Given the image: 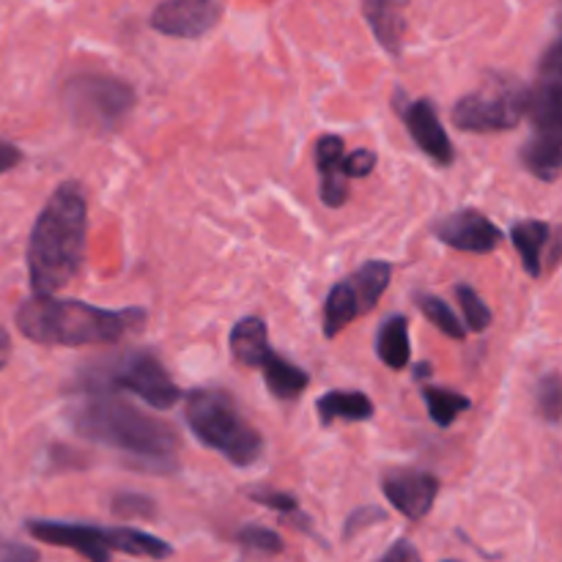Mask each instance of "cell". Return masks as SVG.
I'll return each mask as SVG.
<instances>
[{
  "instance_id": "cell-18",
  "label": "cell",
  "mask_w": 562,
  "mask_h": 562,
  "mask_svg": "<svg viewBox=\"0 0 562 562\" xmlns=\"http://www.w3.org/2000/svg\"><path fill=\"white\" fill-rule=\"evenodd\" d=\"M552 239V228L543 220H521L510 228V241L521 256V267L530 278H541L543 272V250Z\"/></svg>"
},
{
  "instance_id": "cell-17",
  "label": "cell",
  "mask_w": 562,
  "mask_h": 562,
  "mask_svg": "<svg viewBox=\"0 0 562 562\" xmlns=\"http://www.w3.org/2000/svg\"><path fill=\"white\" fill-rule=\"evenodd\" d=\"M316 412L322 426H333L338 420L366 423L373 417V401L360 390H333L316 401Z\"/></svg>"
},
{
  "instance_id": "cell-37",
  "label": "cell",
  "mask_w": 562,
  "mask_h": 562,
  "mask_svg": "<svg viewBox=\"0 0 562 562\" xmlns=\"http://www.w3.org/2000/svg\"><path fill=\"white\" fill-rule=\"evenodd\" d=\"M415 376L417 379H428V376H431V366H428V362H420V366H415Z\"/></svg>"
},
{
  "instance_id": "cell-8",
  "label": "cell",
  "mask_w": 562,
  "mask_h": 562,
  "mask_svg": "<svg viewBox=\"0 0 562 562\" xmlns=\"http://www.w3.org/2000/svg\"><path fill=\"white\" fill-rule=\"evenodd\" d=\"M530 137L521 146V165L536 179L562 176V82L536 80L530 97Z\"/></svg>"
},
{
  "instance_id": "cell-12",
  "label": "cell",
  "mask_w": 562,
  "mask_h": 562,
  "mask_svg": "<svg viewBox=\"0 0 562 562\" xmlns=\"http://www.w3.org/2000/svg\"><path fill=\"white\" fill-rule=\"evenodd\" d=\"M382 492L401 516L420 521L434 508V499L439 494V481L431 472L423 470H393L384 475Z\"/></svg>"
},
{
  "instance_id": "cell-20",
  "label": "cell",
  "mask_w": 562,
  "mask_h": 562,
  "mask_svg": "<svg viewBox=\"0 0 562 562\" xmlns=\"http://www.w3.org/2000/svg\"><path fill=\"white\" fill-rule=\"evenodd\" d=\"M346 280H349L351 294H355L357 305H360L362 316H366L368 311H373V307H376V302L382 300V294L387 291L390 280H393V263L368 261Z\"/></svg>"
},
{
  "instance_id": "cell-38",
  "label": "cell",
  "mask_w": 562,
  "mask_h": 562,
  "mask_svg": "<svg viewBox=\"0 0 562 562\" xmlns=\"http://www.w3.org/2000/svg\"><path fill=\"white\" fill-rule=\"evenodd\" d=\"M554 25L562 27V0H560V5H558V16H554Z\"/></svg>"
},
{
  "instance_id": "cell-35",
  "label": "cell",
  "mask_w": 562,
  "mask_h": 562,
  "mask_svg": "<svg viewBox=\"0 0 562 562\" xmlns=\"http://www.w3.org/2000/svg\"><path fill=\"white\" fill-rule=\"evenodd\" d=\"M22 162V151L9 140H0V173H9L11 168Z\"/></svg>"
},
{
  "instance_id": "cell-10",
  "label": "cell",
  "mask_w": 562,
  "mask_h": 562,
  "mask_svg": "<svg viewBox=\"0 0 562 562\" xmlns=\"http://www.w3.org/2000/svg\"><path fill=\"white\" fill-rule=\"evenodd\" d=\"M223 16V0H162L151 11V27L162 36L201 38Z\"/></svg>"
},
{
  "instance_id": "cell-3",
  "label": "cell",
  "mask_w": 562,
  "mask_h": 562,
  "mask_svg": "<svg viewBox=\"0 0 562 562\" xmlns=\"http://www.w3.org/2000/svg\"><path fill=\"white\" fill-rule=\"evenodd\" d=\"M16 329L42 346H108L124 340L146 324L143 307L88 305L80 300H58L53 294H33L16 307Z\"/></svg>"
},
{
  "instance_id": "cell-21",
  "label": "cell",
  "mask_w": 562,
  "mask_h": 562,
  "mask_svg": "<svg viewBox=\"0 0 562 562\" xmlns=\"http://www.w3.org/2000/svg\"><path fill=\"white\" fill-rule=\"evenodd\" d=\"M360 316L362 311L357 305L355 294H351L349 280H340L329 289L327 300H324V338H338Z\"/></svg>"
},
{
  "instance_id": "cell-5",
  "label": "cell",
  "mask_w": 562,
  "mask_h": 562,
  "mask_svg": "<svg viewBox=\"0 0 562 562\" xmlns=\"http://www.w3.org/2000/svg\"><path fill=\"white\" fill-rule=\"evenodd\" d=\"M75 393H132L154 409L179 404L181 390L151 351H126L110 360L91 362L80 371Z\"/></svg>"
},
{
  "instance_id": "cell-14",
  "label": "cell",
  "mask_w": 562,
  "mask_h": 562,
  "mask_svg": "<svg viewBox=\"0 0 562 562\" xmlns=\"http://www.w3.org/2000/svg\"><path fill=\"white\" fill-rule=\"evenodd\" d=\"M346 143L340 135H324L316 143V168L322 176V201L324 206L340 209L349 201V176L344 170Z\"/></svg>"
},
{
  "instance_id": "cell-29",
  "label": "cell",
  "mask_w": 562,
  "mask_h": 562,
  "mask_svg": "<svg viewBox=\"0 0 562 562\" xmlns=\"http://www.w3.org/2000/svg\"><path fill=\"white\" fill-rule=\"evenodd\" d=\"M236 541H239L245 549H256V552H263V554L283 552V538H280L274 530H267V527H258V525L241 527Z\"/></svg>"
},
{
  "instance_id": "cell-26",
  "label": "cell",
  "mask_w": 562,
  "mask_h": 562,
  "mask_svg": "<svg viewBox=\"0 0 562 562\" xmlns=\"http://www.w3.org/2000/svg\"><path fill=\"white\" fill-rule=\"evenodd\" d=\"M536 409L547 423L562 420V376L547 373L536 384Z\"/></svg>"
},
{
  "instance_id": "cell-1",
  "label": "cell",
  "mask_w": 562,
  "mask_h": 562,
  "mask_svg": "<svg viewBox=\"0 0 562 562\" xmlns=\"http://www.w3.org/2000/svg\"><path fill=\"white\" fill-rule=\"evenodd\" d=\"M88 203L82 187L66 181L49 195L27 239V278L33 294H55L80 272L86 258Z\"/></svg>"
},
{
  "instance_id": "cell-16",
  "label": "cell",
  "mask_w": 562,
  "mask_h": 562,
  "mask_svg": "<svg viewBox=\"0 0 562 562\" xmlns=\"http://www.w3.org/2000/svg\"><path fill=\"white\" fill-rule=\"evenodd\" d=\"M231 355L236 362L247 368H258L261 371L278 351L269 344V329L263 318L247 316L234 324L231 329Z\"/></svg>"
},
{
  "instance_id": "cell-9",
  "label": "cell",
  "mask_w": 562,
  "mask_h": 562,
  "mask_svg": "<svg viewBox=\"0 0 562 562\" xmlns=\"http://www.w3.org/2000/svg\"><path fill=\"white\" fill-rule=\"evenodd\" d=\"M36 541L49 543V547L71 549L88 562H110L113 552V538L110 527L97 525H75V521H49V519H31L25 525Z\"/></svg>"
},
{
  "instance_id": "cell-31",
  "label": "cell",
  "mask_w": 562,
  "mask_h": 562,
  "mask_svg": "<svg viewBox=\"0 0 562 562\" xmlns=\"http://www.w3.org/2000/svg\"><path fill=\"white\" fill-rule=\"evenodd\" d=\"M373 168H376V154L371 148H355L344 157V170L349 179H362V176L373 173Z\"/></svg>"
},
{
  "instance_id": "cell-33",
  "label": "cell",
  "mask_w": 562,
  "mask_h": 562,
  "mask_svg": "<svg viewBox=\"0 0 562 562\" xmlns=\"http://www.w3.org/2000/svg\"><path fill=\"white\" fill-rule=\"evenodd\" d=\"M0 562H38V552L25 543H0Z\"/></svg>"
},
{
  "instance_id": "cell-34",
  "label": "cell",
  "mask_w": 562,
  "mask_h": 562,
  "mask_svg": "<svg viewBox=\"0 0 562 562\" xmlns=\"http://www.w3.org/2000/svg\"><path fill=\"white\" fill-rule=\"evenodd\" d=\"M382 562H423V560L409 541H398L387 549V554H384Z\"/></svg>"
},
{
  "instance_id": "cell-27",
  "label": "cell",
  "mask_w": 562,
  "mask_h": 562,
  "mask_svg": "<svg viewBox=\"0 0 562 562\" xmlns=\"http://www.w3.org/2000/svg\"><path fill=\"white\" fill-rule=\"evenodd\" d=\"M456 296H459L467 329H472V333H483V329H488V324H492V311H488L486 302L481 300V294H477L470 283H459L456 285Z\"/></svg>"
},
{
  "instance_id": "cell-36",
  "label": "cell",
  "mask_w": 562,
  "mask_h": 562,
  "mask_svg": "<svg viewBox=\"0 0 562 562\" xmlns=\"http://www.w3.org/2000/svg\"><path fill=\"white\" fill-rule=\"evenodd\" d=\"M9 355H11V338H9V333L0 327V368L9 362Z\"/></svg>"
},
{
  "instance_id": "cell-23",
  "label": "cell",
  "mask_w": 562,
  "mask_h": 562,
  "mask_svg": "<svg viewBox=\"0 0 562 562\" xmlns=\"http://www.w3.org/2000/svg\"><path fill=\"white\" fill-rule=\"evenodd\" d=\"M110 538H113V552L132 554V558L168 560L173 554L170 543L151 536V532L135 530V527H110Z\"/></svg>"
},
{
  "instance_id": "cell-22",
  "label": "cell",
  "mask_w": 562,
  "mask_h": 562,
  "mask_svg": "<svg viewBox=\"0 0 562 562\" xmlns=\"http://www.w3.org/2000/svg\"><path fill=\"white\" fill-rule=\"evenodd\" d=\"M261 373H263V382H267L269 393H272L274 398H283V401L296 398V395H300L302 390L311 384L307 371H302L300 366H294L291 360H285L283 355H274L272 360L261 368Z\"/></svg>"
},
{
  "instance_id": "cell-30",
  "label": "cell",
  "mask_w": 562,
  "mask_h": 562,
  "mask_svg": "<svg viewBox=\"0 0 562 562\" xmlns=\"http://www.w3.org/2000/svg\"><path fill=\"white\" fill-rule=\"evenodd\" d=\"M113 514L124 519H151L157 516V503L143 494H119L113 499Z\"/></svg>"
},
{
  "instance_id": "cell-28",
  "label": "cell",
  "mask_w": 562,
  "mask_h": 562,
  "mask_svg": "<svg viewBox=\"0 0 562 562\" xmlns=\"http://www.w3.org/2000/svg\"><path fill=\"white\" fill-rule=\"evenodd\" d=\"M252 503L263 505L269 510H278L280 516H289V519H296V525L307 527V519H302L300 503H296L294 494L285 492H272V488H261V492H250Z\"/></svg>"
},
{
  "instance_id": "cell-7",
  "label": "cell",
  "mask_w": 562,
  "mask_h": 562,
  "mask_svg": "<svg viewBox=\"0 0 562 562\" xmlns=\"http://www.w3.org/2000/svg\"><path fill=\"white\" fill-rule=\"evenodd\" d=\"M64 108L80 130L113 132L137 102L130 82L110 75H77L64 86Z\"/></svg>"
},
{
  "instance_id": "cell-25",
  "label": "cell",
  "mask_w": 562,
  "mask_h": 562,
  "mask_svg": "<svg viewBox=\"0 0 562 562\" xmlns=\"http://www.w3.org/2000/svg\"><path fill=\"white\" fill-rule=\"evenodd\" d=\"M415 302H417V307H420L423 316H426L428 322L439 329V333L448 335V338H453V340L467 338V324L461 322L459 313H456L448 302L439 300V296H434V294H417Z\"/></svg>"
},
{
  "instance_id": "cell-15",
  "label": "cell",
  "mask_w": 562,
  "mask_h": 562,
  "mask_svg": "<svg viewBox=\"0 0 562 562\" xmlns=\"http://www.w3.org/2000/svg\"><path fill=\"white\" fill-rule=\"evenodd\" d=\"M406 5H409V0H366V5H362L368 27L393 58H398L401 47H404Z\"/></svg>"
},
{
  "instance_id": "cell-2",
  "label": "cell",
  "mask_w": 562,
  "mask_h": 562,
  "mask_svg": "<svg viewBox=\"0 0 562 562\" xmlns=\"http://www.w3.org/2000/svg\"><path fill=\"white\" fill-rule=\"evenodd\" d=\"M69 423L82 439L121 450L154 470H173L181 439L173 426L121 401L115 393H86L69 409Z\"/></svg>"
},
{
  "instance_id": "cell-32",
  "label": "cell",
  "mask_w": 562,
  "mask_h": 562,
  "mask_svg": "<svg viewBox=\"0 0 562 562\" xmlns=\"http://www.w3.org/2000/svg\"><path fill=\"white\" fill-rule=\"evenodd\" d=\"M382 521H387V514H384L382 508H373V505L371 508H357L355 514L346 519L344 536L355 538L360 530H366V527H371V525H382Z\"/></svg>"
},
{
  "instance_id": "cell-11",
  "label": "cell",
  "mask_w": 562,
  "mask_h": 562,
  "mask_svg": "<svg viewBox=\"0 0 562 562\" xmlns=\"http://www.w3.org/2000/svg\"><path fill=\"white\" fill-rule=\"evenodd\" d=\"M434 234L442 245L459 252H472V256H492L503 245V231L477 209L450 212L448 217L434 225Z\"/></svg>"
},
{
  "instance_id": "cell-19",
  "label": "cell",
  "mask_w": 562,
  "mask_h": 562,
  "mask_svg": "<svg viewBox=\"0 0 562 562\" xmlns=\"http://www.w3.org/2000/svg\"><path fill=\"white\" fill-rule=\"evenodd\" d=\"M376 355L390 371H404L412 362V346H409V318L395 313V316L384 318L382 327L376 333Z\"/></svg>"
},
{
  "instance_id": "cell-6",
  "label": "cell",
  "mask_w": 562,
  "mask_h": 562,
  "mask_svg": "<svg viewBox=\"0 0 562 562\" xmlns=\"http://www.w3.org/2000/svg\"><path fill=\"white\" fill-rule=\"evenodd\" d=\"M532 88L508 75H497L456 102L453 121L461 132H508L530 113Z\"/></svg>"
},
{
  "instance_id": "cell-13",
  "label": "cell",
  "mask_w": 562,
  "mask_h": 562,
  "mask_svg": "<svg viewBox=\"0 0 562 562\" xmlns=\"http://www.w3.org/2000/svg\"><path fill=\"white\" fill-rule=\"evenodd\" d=\"M401 119H404L412 140L420 146L426 157H431L442 168H450L456 162V148L450 143V135L445 132L442 121H439L437 104L431 99H412V102H406V108L401 110Z\"/></svg>"
},
{
  "instance_id": "cell-4",
  "label": "cell",
  "mask_w": 562,
  "mask_h": 562,
  "mask_svg": "<svg viewBox=\"0 0 562 562\" xmlns=\"http://www.w3.org/2000/svg\"><path fill=\"white\" fill-rule=\"evenodd\" d=\"M187 426L203 448L214 450L234 467H252L263 456V439L236 409L225 390L198 387L187 395Z\"/></svg>"
},
{
  "instance_id": "cell-24",
  "label": "cell",
  "mask_w": 562,
  "mask_h": 562,
  "mask_svg": "<svg viewBox=\"0 0 562 562\" xmlns=\"http://www.w3.org/2000/svg\"><path fill=\"white\" fill-rule=\"evenodd\" d=\"M423 401H426L428 415H431V420L439 428H450L472 406V401L467 395L448 387H434V384L423 387Z\"/></svg>"
}]
</instances>
